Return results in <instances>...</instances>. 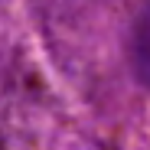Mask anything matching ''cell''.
I'll list each match as a JSON object with an SVG mask.
<instances>
[{
  "mask_svg": "<svg viewBox=\"0 0 150 150\" xmlns=\"http://www.w3.org/2000/svg\"><path fill=\"white\" fill-rule=\"evenodd\" d=\"M127 49H131L134 79H137L144 88H150V0H140L137 10H134Z\"/></svg>",
  "mask_w": 150,
  "mask_h": 150,
  "instance_id": "1",
  "label": "cell"
}]
</instances>
